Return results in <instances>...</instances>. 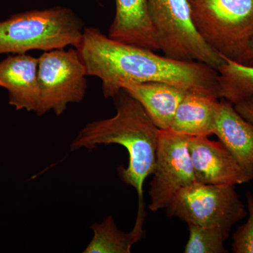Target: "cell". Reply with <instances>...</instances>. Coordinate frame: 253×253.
<instances>
[{"label": "cell", "instance_id": "1", "mask_svg": "<svg viewBox=\"0 0 253 253\" xmlns=\"http://www.w3.org/2000/svg\"><path fill=\"white\" fill-rule=\"evenodd\" d=\"M77 50L87 76L101 80L106 99H113L124 83L147 82L168 83L189 92L218 98L217 71L205 63L169 59L115 41L96 28H84Z\"/></svg>", "mask_w": 253, "mask_h": 253}, {"label": "cell", "instance_id": "2", "mask_svg": "<svg viewBox=\"0 0 253 253\" xmlns=\"http://www.w3.org/2000/svg\"><path fill=\"white\" fill-rule=\"evenodd\" d=\"M113 99L115 116L86 125L71 143V151L92 150L99 145L123 146L129 154V165L118 168V172L123 182L136 189L140 211L144 209V181L153 174L156 166L160 129L142 105L125 89Z\"/></svg>", "mask_w": 253, "mask_h": 253}, {"label": "cell", "instance_id": "3", "mask_svg": "<svg viewBox=\"0 0 253 253\" xmlns=\"http://www.w3.org/2000/svg\"><path fill=\"white\" fill-rule=\"evenodd\" d=\"M83 21L67 7L31 10L0 21V54H26L77 48L84 29Z\"/></svg>", "mask_w": 253, "mask_h": 253}, {"label": "cell", "instance_id": "4", "mask_svg": "<svg viewBox=\"0 0 253 253\" xmlns=\"http://www.w3.org/2000/svg\"><path fill=\"white\" fill-rule=\"evenodd\" d=\"M194 26L211 49L242 63L253 36V0H189Z\"/></svg>", "mask_w": 253, "mask_h": 253}, {"label": "cell", "instance_id": "5", "mask_svg": "<svg viewBox=\"0 0 253 253\" xmlns=\"http://www.w3.org/2000/svg\"><path fill=\"white\" fill-rule=\"evenodd\" d=\"M160 51L169 59L198 61L217 71L224 59L211 49L194 26L189 0H149Z\"/></svg>", "mask_w": 253, "mask_h": 253}, {"label": "cell", "instance_id": "6", "mask_svg": "<svg viewBox=\"0 0 253 253\" xmlns=\"http://www.w3.org/2000/svg\"><path fill=\"white\" fill-rule=\"evenodd\" d=\"M169 217L187 224L219 228L227 236L233 226L247 215L235 185L195 182L181 189L166 208Z\"/></svg>", "mask_w": 253, "mask_h": 253}, {"label": "cell", "instance_id": "7", "mask_svg": "<svg viewBox=\"0 0 253 253\" xmlns=\"http://www.w3.org/2000/svg\"><path fill=\"white\" fill-rule=\"evenodd\" d=\"M86 76L85 66L76 48L44 51L38 57V116L49 111L61 116L68 104L83 101L87 89Z\"/></svg>", "mask_w": 253, "mask_h": 253}, {"label": "cell", "instance_id": "8", "mask_svg": "<svg viewBox=\"0 0 253 253\" xmlns=\"http://www.w3.org/2000/svg\"><path fill=\"white\" fill-rule=\"evenodd\" d=\"M190 136L171 129H160L154 178L150 183L149 208L166 209L181 189L196 182L188 149Z\"/></svg>", "mask_w": 253, "mask_h": 253}, {"label": "cell", "instance_id": "9", "mask_svg": "<svg viewBox=\"0 0 253 253\" xmlns=\"http://www.w3.org/2000/svg\"><path fill=\"white\" fill-rule=\"evenodd\" d=\"M188 149L196 182L214 185H236L253 178L221 141L208 136H189Z\"/></svg>", "mask_w": 253, "mask_h": 253}, {"label": "cell", "instance_id": "10", "mask_svg": "<svg viewBox=\"0 0 253 253\" xmlns=\"http://www.w3.org/2000/svg\"><path fill=\"white\" fill-rule=\"evenodd\" d=\"M0 87L17 111L36 112L40 97L38 58L26 54L8 56L0 62Z\"/></svg>", "mask_w": 253, "mask_h": 253}, {"label": "cell", "instance_id": "11", "mask_svg": "<svg viewBox=\"0 0 253 253\" xmlns=\"http://www.w3.org/2000/svg\"><path fill=\"white\" fill-rule=\"evenodd\" d=\"M108 36L126 44L160 51L150 17L149 0H116V15Z\"/></svg>", "mask_w": 253, "mask_h": 253}, {"label": "cell", "instance_id": "12", "mask_svg": "<svg viewBox=\"0 0 253 253\" xmlns=\"http://www.w3.org/2000/svg\"><path fill=\"white\" fill-rule=\"evenodd\" d=\"M122 89L137 100L160 129L170 127L178 106L189 91L160 82L126 83Z\"/></svg>", "mask_w": 253, "mask_h": 253}, {"label": "cell", "instance_id": "13", "mask_svg": "<svg viewBox=\"0 0 253 253\" xmlns=\"http://www.w3.org/2000/svg\"><path fill=\"white\" fill-rule=\"evenodd\" d=\"M214 134L253 179V126L226 100H220Z\"/></svg>", "mask_w": 253, "mask_h": 253}, {"label": "cell", "instance_id": "14", "mask_svg": "<svg viewBox=\"0 0 253 253\" xmlns=\"http://www.w3.org/2000/svg\"><path fill=\"white\" fill-rule=\"evenodd\" d=\"M219 105L216 96L187 93L178 106L169 129L190 136L214 134Z\"/></svg>", "mask_w": 253, "mask_h": 253}, {"label": "cell", "instance_id": "15", "mask_svg": "<svg viewBox=\"0 0 253 253\" xmlns=\"http://www.w3.org/2000/svg\"><path fill=\"white\" fill-rule=\"evenodd\" d=\"M146 212H137L135 225L129 233L120 230L111 216L91 226L93 237L84 253H129L134 244L144 237L143 224Z\"/></svg>", "mask_w": 253, "mask_h": 253}, {"label": "cell", "instance_id": "16", "mask_svg": "<svg viewBox=\"0 0 253 253\" xmlns=\"http://www.w3.org/2000/svg\"><path fill=\"white\" fill-rule=\"evenodd\" d=\"M222 58L217 69V96L235 105L253 95V66Z\"/></svg>", "mask_w": 253, "mask_h": 253}, {"label": "cell", "instance_id": "17", "mask_svg": "<svg viewBox=\"0 0 253 253\" xmlns=\"http://www.w3.org/2000/svg\"><path fill=\"white\" fill-rule=\"evenodd\" d=\"M189 239L184 249L185 253H224V243L229 236L219 228L188 224Z\"/></svg>", "mask_w": 253, "mask_h": 253}, {"label": "cell", "instance_id": "18", "mask_svg": "<svg viewBox=\"0 0 253 253\" xmlns=\"http://www.w3.org/2000/svg\"><path fill=\"white\" fill-rule=\"evenodd\" d=\"M249 217L233 236V251L236 253H253V195L247 194Z\"/></svg>", "mask_w": 253, "mask_h": 253}, {"label": "cell", "instance_id": "19", "mask_svg": "<svg viewBox=\"0 0 253 253\" xmlns=\"http://www.w3.org/2000/svg\"><path fill=\"white\" fill-rule=\"evenodd\" d=\"M236 111L253 126V95L234 105Z\"/></svg>", "mask_w": 253, "mask_h": 253}, {"label": "cell", "instance_id": "20", "mask_svg": "<svg viewBox=\"0 0 253 253\" xmlns=\"http://www.w3.org/2000/svg\"><path fill=\"white\" fill-rule=\"evenodd\" d=\"M241 64L247 65V66H253V36L250 42L249 49L245 55L244 61Z\"/></svg>", "mask_w": 253, "mask_h": 253}]
</instances>
